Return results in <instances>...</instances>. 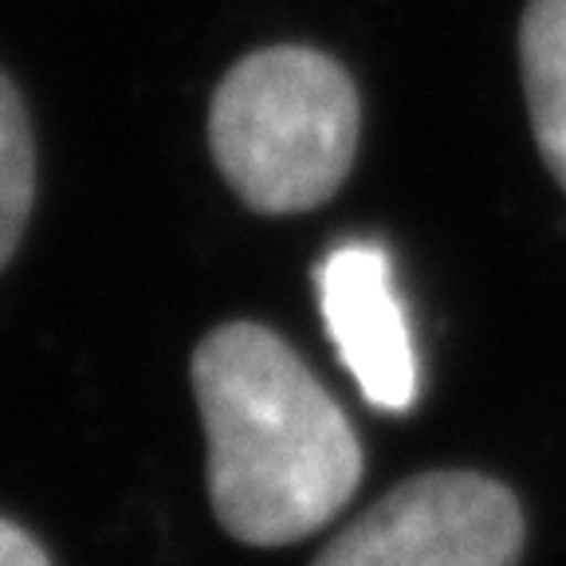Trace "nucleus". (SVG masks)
Segmentation results:
<instances>
[{
    "label": "nucleus",
    "instance_id": "nucleus-1",
    "mask_svg": "<svg viewBox=\"0 0 566 566\" xmlns=\"http://www.w3.org/2000/svg\"><path fill=\"white\" fill-rule=\"evenodd\" d=\"M212 515L232 539L283 547L358 492L363 444L303 358L260 323H224L193 354Z\"/></svg>",
    "mask_w": 566,
    "mask_h": 566
},
{
    "label": "nucleus",
    "instance_id": "nucleus-2",
    "mask_svg": "<svg viewBox=\"0 0 566 566\" xmlns=\"http://www.w3.org/2000/svg\"><path fill=\"white\" fill-rule=\"evenodd\" d=\"M354 83L315 48H264L221 80L209 111L212 161L248 209L268 217L318 209L338 193L358 150Z\"/></svg>",
    "mask_w": 566,
    "mask_h": 566
},
{
    "label": "nucleus",
    "instance_id": "nucleus-3",
    "mask_svg": "<svg viewBox=\"0 0 566 566\" xmlns=\"http://www.w3.org/2000/svg\"><path fill=\"white\" fill-rule=\"evenodd\" d=\"M523 512L480 472H424L343 527L315 566H515Z\"/></svg>",
    "mask_w": 566,
    "mask_h": 566
},
{
    "label": "nucleus",
    "instance_id": "nucleus-4",
    "mask_svg": "<svg viewBox=\"0 0 566 566\" xmlns=\"http://www.w3.org/2000/svg\"><path fill=\"white\" fill-rule=\"evenodd\" d=\"M318 303L331 343L363 398L386 413L413 409L421 370L386 248L370 240L338 244L318 264Z\"/></svg>",
    "mask_w": 566,
    "mask_h": 566
},
{
    "label": "nucleus",
    "instance_id": "nucleus-5",
    "mask_svg": "<svg viewBox=\"0 0 566 566\" xmlns=\"http://www.w3.org/2000/svg\"><path fill=\"white\" fill-rule=\"evenodd\" d=\"M520 71L531 134L566 189V0H531L520 24Z\"/></svg>",
    "mask_w": 566,
    "mask_h": 566
},
{
    "label": "nucleus",
    "instance_id": "nucleus-6",
    "mask_svg": "<svg viewBox=\"0 0 566 566\" xmlns=\"http://www.w3.org/2000/svg\"><path fill=\"white\" fill-rule=\"evenodd\" d=\"M35 201V146L12 80L0 71V268L9 264L24 237Z\"/></svg>",
    "mask_w": 566,
    "mask_h": 566
},
{
    "label": "nucleus",
    "instance_id": "nucleus-7",
    "mask_svg": "<svg viewBox=\"0 0 566 566\" xmlns=\"http://www.w3.org/2000/svg\"><path fill=\"white\" fill-rule=\"evenodd\" d=\"M0 566H52V558L24 527L0 520Z\"/></svg>",
    "mask_w": 566,
    "mask_h": 566
}]
</instances>
